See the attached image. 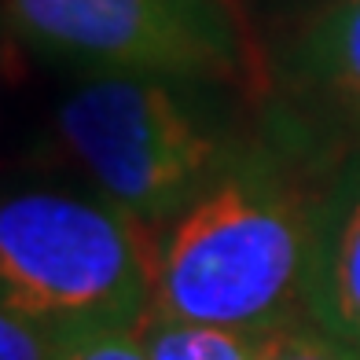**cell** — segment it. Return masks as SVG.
<instances>
[{"mask_svg": "<svg viewBox=\"0 0 360 360\" xmlns=\"http://www.w3.org/2000/svg\"><path fill=\"white\" fill-rule=\"evenodd\" d=\"M221 4L232 11V19H236L243 30H250V22H247V0H221Z\"/></svg>", "mask_w": 360, "mask_h": 360, "instance_id": "obj_11", "label": "cell"}, {"mask_svg": "<svg viewBox=\"0 0 360 360\" xmlns=\"http://www.w3.org/2000/svg\"><path fill=\"white\" fill-rule=\"evenodd\" d=\"M8 15L34 48L103 74L224 85L254 77L247 30L221 0H8Z\"/></svg>", "mask_w": 360, "mask_h": 360, "instance_id": "obj_4", "label": "cell"}, {"mask_svg": "<svg viewBox=\"0 0 360 360\" xmlns=\"http://www.w3.org/2000/svg\"><path fill=\"white\" fill-rule=\"evenodd\" d=\"M52 360H147V349L136 327L85 323L63 331Z\"/></svg>", "mask_w": 360, "mask_h": 360, "instance_id": "obj_8", "label": "cell"}, {"mask_svg": "<svg viewBox=\"0 0 360 360\" xmlns=\"http://www.w3.org/2000/svg\"><path fill=\"white\" fill-rule=\"evenodd\" d=\"M305 313L360 356V184L316 210L305 269Z\"/></svg>", "mask_w": 360, "mask_h": 360, "instance_id": "obj_5", "label": "cell"}, {"mask_svg": "<svg viewBox=\"0 0 360 360\" xmlns=\"http://www.w3.org/2000/svg\"><path fill=\"white\" fill-rule=\"evenodd\" d=\"M63 323L0 309V360H52L63 342Z\"/></svg>", "mask_w": 360, "mask_h": 360, "instance_id": "obj_9", "label": "cell"}, {"mask_svg": "<svg viewBox=\"0 0 360 360\" xmlns=\"http://www.w3.org/2000/svg\"><path fill=\"white\" fill-rule=\"evenodd\" d=\"M158 232L118 202L52 191L0 210V305L63 327H140L151 313Z\"/></svg>", "mask_w": 360, "mask_h": 360, "instance_id": "obj_2", "label": "cell"}, {"mask_svg": "<svg viewBox=\"0 0 360 360\" xmlns=\"http://www.w3.org/2000/svg\"><path fill=\"white\" fill-rule=\"evenodd\" d=\"M287 327H224L147 313L136 331L147 360H269Z\"/></svg>", "mask_w": 360, "mask_h": 360, "instance_id": "obj_7", "label": "cell"}, {"mask_svg": "<svg viewBox=\"0 0 360 360\" xmlns=\"http://www.w3.org/2000/svg\"><path fill=\"white\" fill-rule=\"evenodd\" d=\"M294 70L360 129V0H327L305 22Z\"/></svg>", "mask_w": 360, "mask_h": 360, "instance_id": "obj_6", "label": "cell"}, {"mask_svg": "<svg viewBox=\"0 0 360 360\" xmlns=\"http://www.w3.org/2000/svg\"><path fill=\"white\" fill-rule=\"evenodd\" d=\"M269 360H360L349 346H342L338 338H331L327 331H320L316 323H298L294 320L280 346L272 349Z\"/></svg>", "mask_w": 360, "mask_h": 360, "instance_id": "obj_10", "label": "cell"}, {"mask_svg": "<svg viewBox=\"0 0 360 360\" xmlns=\"http://www.w3.org/2000/svg\"><path fill=\"white\" fill-rule=\"evenodd\" d=\"M316 210L272 169L232 166L158 232L151 313L276 327L305 305Z\"/></svg>", "mask_w": 360, "mask_h": 360, "instance_id": "obj_1", "label": "cell"}, {"mask_svg": "<svg viewBox=\"0 0 360 360\" xmlns=\"http://www.w3.org/2000/svg\"><path fill=\"white\" fill-rule=\"evenodd\" d=\"M74 162L147 228L162 232L236 166L232 147L169 77L103 74L59 107Z\"/></svg>", "mask_w": 360, "mask_h": 360, "instance_id": "obj_3", "label": "cell"}]
</instances>
